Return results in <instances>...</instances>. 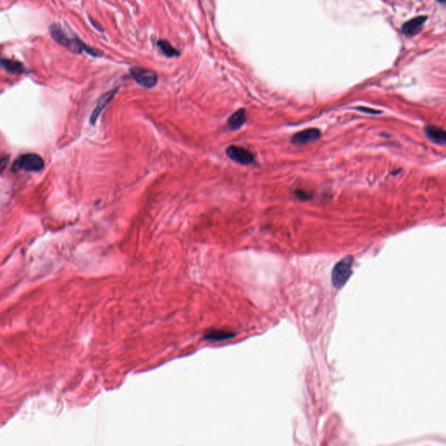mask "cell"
Wrapping results in <instances>:
<instances>
[{
	"label": "cell",
	"mask_w": 446,
	"mask_h": 446,
	"mask_svg": "<svg viewBox=\"0 0 446 446\" xmlns=\"http://www.w3.org/2000/svg\"><path fill=\"white\" fill-rule=\"evenodd\" d=\"M50 32L56 42L66 48L71 50L74 53H80L85 51L92 56H99L100 54H102V53H100L98 50L93 49L92 47L86 46L85 43L82 42L78 38L69 36V34L65 32L62 27L59 25L55 24L52 25L50 27Z\"/></svg>",
	"instance_id": "6da1fadb"
},
{
	"label": "cell",
	"mask_w": 446,
	"mask_h": 446,
	"mask_svg": "<svg viewBox=\"0 0 446 446\" xmlns=\"http://www.w3.org/2000/svg\"><path fill=\"white\" fill-rule=\"evenodd\" d=\"M45 167V161L41 156L29 152L19 156L12 164V170L26 171V172H39Z\"/></svg>",
	"instance_id": "7a4b0ae2"
},
{
	"label": "cell",
	"mask_w": 446,
	"mask_h": 446,
	"mask_svg": "<svg viewBox=\"0 0 446 446\" xmlns=\"http://www.w3.org/2000/svg\"><path fill=\"white\" fill-rule=\"evenodd\" d=\"M354 259L352 256H347L337 262L334 267L331 276L333 286L337 289H341L347 283L352 273V265Z\"/></svg>",
	"instance_id": "3957f363"
},
{
	"label": "cell",
	"mask_w": 446,
	"mask_h": 446,
	"mask_svg": "<svg viewBox=\"0 0 446 446\" xmlns=\"http://www.w3.org/2000/svg\"><path fill=\"white\" fill-rule=\"evenodd\" d=\"M132 77L139 85L151 88L157 84L158 76L155 72L143 68H134L130 70Z\"/></svg>",
	"instance_id": "277c9868"
},
{
	"label": "cell",
	"mask_w": 446,
	"mask_h": 446,
	"mask_svg": "<svg viewBox=\"0 0 446 446\" xmlns=\"http://www.w3.org/2000/svg\"><path fill=\"white\" fill-rule=\"evenodd\" d=\"M229 159L241 165H249L255 160V156L248 149L237 146H230L226 150Z\"/></svg>",
	"instance_id": "5b68a950"
},
{
	"label": "cell",
	"mask_w": 446,
	"mask_h": 446,
	"mask_svg": "<svg viewBox=\"0 0 446 446\" xmlns=\"http://www.w3.org/2000/svg\"><path fill=\"white\" fill-rule=\"evenodd\" d=\"M321 138V132L317 128H308L298 132L292 136L291 142L295 145H304L310 142H315Z\"/></svg>",
	"instance_id": "8992f818"
},
{
	"label": "cell",
	"mask_w": 446,
	"mask_h": 446,
	"mask_svg": "<svg viewBox=\"0 0 446 446\" xmlns=\"http://www.w3.org/2000/svg\"><path fill=\"white\" fill-rule=\"evenodd\" d=\"M116 92H117V89H113V90H111L109 92L104 93V94L99 98V100H98V103H97V105H96L95 108L92 111V114H91V117H90V123H91V124H95L96 121L99 119V115L102 113L103 110L105 109L106 106L111 102V100L114 99V97L115 96V94H116Z\"/></svg>",
	"instance_id": "52a82bcc"
},
{
	"label": "cell",
	"mask_w": 446,
	"mask_h": 446,
	"mask_svg": "<svg viewBox=\"0 0 446 446\" xmlns=\"http://www.w3.org/2000/svg\"><path fill=\"white\" fill-rule=\"evenodd\" d=\"M426 19H427V17H425V16H418V17L412 18L403 25L402 31L405 35L409 36V37L415 36L421 31L422 27L425 24Z\"/></svg>",
	"instance_id": "ba28073f"
},
{
	"label": "cell",
	"mask_w": 446,
	"mask_h": 446,
	"mask_svg": "<svg viewBox=\"0 0 446 446\" xmlns=\"http://www.w3.org/2000/svg\"><path fill=\"white\" fill-rule=\"evenodd\" d=\"M427 137L432 142L439 145H445L446 142V133L443 128L436 126H428L425 128Z\"/></svg>",
	"instance_id": "9c48e42d"
},
{
	"label": "cell",
	"mask_w": 446,
	"mask_h": 446,
	"mask_svg": "<svg viewBox=\"0 0 446 446\" xmlns=\"http://www.w3.org/2000/svg\"><path fill=\"white\" fill-rule=\"evenodd\" d=\"M0 67L8 73H11L13 74H23L26 73V69L24 65L13 60L0 58Z\"/></svg>",
	"instance_id": "30bf717a"
},
{
	"label": "cell",
	"mask_w": 446,
	"mask_h": 446,
	"mask_svg": "<svg viewBox=\"0 0 446 446\" xmlns=\"http://www.w3.org/2000/svg\"><path fill=\"white\" fill-rule=\"evenodd\" d=\"M246 121H247L246 110L241 108L231 115L227 121V125L232 130H238L246 123Z\"/></svg>",
	"instance_id": "8fae6325"
},
{
	"label": "cell",
	"mask_w": 446,
	"mask_h": 446,
	"mask_svg": "<svg viewBox=\"0 0 446 446\" xmlns=\"http://www.w3.org/2000/svg\"><path fill=\"white\" fill-rule=\"evenodd\" d=\"M234 337V334L229 332L227 330H216L211 329L205 333V338L210 342H222V341L228 340Z\"/></svg>",
	"instance_id": "7c38bea8"
},
{
	"label": "cell",
	"mask_w": 446,
	"mask_h": 446,
	"mask_svg": "<svg viewBox=\"0 0 446 446\" xmlns=\"http://www.w3.org/2000/svg\"><path fill=\"white\" fill-rule=\"evenodd\" d=\"M158 46L159 49L162 51V53L167 56V57H174L177 56L179 54L176 48H174V46L171 45L170 43L166 40H159L158 41Z\"/></svg>",
	"instance_id": "4fadbf2b"
},
{
	"label": "cell",
	"mask_w": 446,
	"mask_h": 446,
	"mask_svg": "<svg viewBox=\"0 0 446 446\" xmlns=\"http://www.w3.org/2000/svg\"><path fill=\"white\" fill-rule=\"evenodd\" d=\"M9 159H10V156L6 155V154L0 156V175L4 173V169L6 168L8 162H9Z\"/></svg>",
	"instance_id": "5bb4252c"
},
{
	"label": "cell",
	"mask_w": 446,
	"mask_h": 446,
	"mask_svg": "<svg viewBox=\"0 0 446 446\" xmlns=\"http://www.w3.org/2000/svg\"><path fill=\"white\" fill-rule=\"evenodd\" d=\"M357 109L358 111H361V112H364V113H366V114H381V112L380 111H376V110L370 109V108H367V107H358Z\"/></svg>",
	"instance_id": "9a60e30c"
},
{
	"label": "cell",
	"mask_w": 446,
	"mask_h": 446,
	"mask_svg": "<svg viewBox=\"0 0 446 446\" xmlns=\"http://www.w3.org/2000/svg\"><path fill=\"white\" fill-rule=\"evenodd\" d=\"M297 195L298 198L300 199H307L308 198V195L307 194H304L302 191H298L297 193Z\"/></svg>",
	"instance_id": "2e32d148"
},
{
	"label": "cell",
	"mask_w": 446,
	"mask_h": 446,
	"mask_svg": "<svg viewBox=\"0 0 446 446\" xmlns=\"http://www.w3.org/2000/svg\"><path fill=\"white\" fill-rule=\"evenodd\" d=\"M445 1H446V0H438V2H439V3H442V4H444V3H445Z\"/></svg>",
	"instance_id": "e0dca14e"
}]
</instances>
